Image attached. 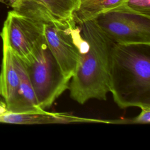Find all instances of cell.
Wrapping results in <instances>:
<instances>
[{"label":"cell","instance_id":"1","mask_svg":"<svg viewBox=\"0 0 150 150\" xmlns=\"http://www.w3.org/2000/svg\"><path fill=\"white\" fill-rule=\"evenodd\" d=\"M109 88L120 108H150V43H114Z\"/></svg>","mask_w":150,"mask_h":150},{"label":"cell","instance_id":"2","mask_svg":"<svg viewBox=\"0 0 150 150\" xmlns=\"http://www.w3.org/2000/svg\"><path fill=\"white\" fill-rule=\"evenodd\" d=\"M86 43L74 74L70 79V97L80 104L90 99L106 100L109 88V68L114 42L94 19L78 25Z\"/></svg>","mask_w":150,"mask_h":150},{"label":"cell","instance_id":"3","mask_svg":"<svg viewBox=\"0 0 150 150\" xmlns=\"http://www.w3.org/2000/svg\"><path fill=\"white\" fill-rule=\"evenodd\" d=\"M23 63L39 107L43 110L49 108L54 101L69 88L70 80L63 73L47 45L44 35L30 57Z\"/></svg>","mask_w":150,"mask_h":150},{"label":"cell","instance_id":"4","mask_svg":"<svg viewBox=\"0 0 150 150\" xmlns=\"http://www.w3.org/2000/svg\"><path fill=\"white\" fill-rule=\"evenodd\" d=\"M92 19L115 43H150V16L135 12L124 4Z\"/></svg>","mask_w":150,"mask_h":150},{"label":"cell","instance_id":"5","mask_svg":"<svg viewBox=\"0 0 150 150\" xmlns=\"http://www.w3.org/2000/svg\"><path fill=\"white\" fill-rule=\"evenodd\" d=\"M43 35L63 73L70 80L74 74L86 43L80 26L74 20L44 24Z\"/></svg>","mask_w":150,"mask_h":150},{"label":"cell","instance_id":"6","mask_svg":"<svg viewBox=\"0 0 150 150\" xmlns=\"http://www.w3.org/2000/svg\"><path fill=\"white\" fill-rule=\"evenodd\" d=\"M43 25L10 11L0 33L2 45L21 60L26 61L43 37Z\"/></svg>","mask_w":150,"mask_h":150},{"label":"cell","instance_id":"7","mask_svg":"<svg viewBox=\"0 0 150 150\" xmlns=\"http://www.w3.org/2000/svg\"><path fill=\"white\" fill-rule=\"evenodd\" d=\"M81 4V0H14L11 7L23 16L46 24L73 21Z\"/></svg>","mask_w":150,"mask_h":150},{"label":"cell","instance_id":"8","mask_svg":"<svg viewBox=\"0 0 150 150\" xmlns=\"http://www.w3.org/2000/svg\"><path fill=\"white\" fill-rule=\"evenodd\" d=\"M0 122L16 124H67L71 122H101L107 121L76 117L66 112H50L45 110L26 112L8 111L0 116Z\"/></svg>","mask_w":150,"mask_h":150},{"label":"cell","instance_id":"9","mask_svg":"<svg viewBox=\"0 0 150 150\" xmlns=\"http://www.w3.org/2000/svg\"><path fill=\"white\" fill-rule=\"evenodd\" d=\"M2 59L0 71V96L5 102L8 111L13 106L18 94L19 76L14 55L11 50L3 45Z\"/></svg>","mask_w":150,"mask_h":150},{"label":"cell","instance_id":"10","mask_svg":"<svg viewBox=\"0 0 150 150\" xmlns=\"http://www.w3.org/2000/svg\"><path fill=\"white\" fill-rule=\"evenodd\" d=\"M14 59L19 76V86L16 100L9 111L26 112L43 110L39 107L35 91L23 62L15 55Z\"/></svg>","mask_w":150,"mask_h":150},{"label":"cell","instance_id":"11","mask_svg":"<svg viewBox=\"0 0 150 150\" xmlns=\"http://www.w3.org/2000/svg\"><path fill=\"white\" fill-rule=\"evenodd\" d=\"M127 0H91L82 4L74 13V20L80 25L84 21L94 19L98 15L118 7Z\"/></svg>","mask_w":150,"mask_h":150},{"label":"cell","instance_id":"12","mask_svg":"<svg viewBox=\"0 0 150 150\" xmlns=\"http://www.w3.org/2000/svg\"><path fill=\"white\" fill-rule=\"evenodd\" d=\"M124 4L135 12L150 16V0H127Z\"/></svg>","mask_w":150,"mask_h":150},{"label":"cell","instance_id":"13","mask_svg":"<svg viewBox=\"0 0 150 150\" xmlns=\"http://www.w3.org/2000/svg\"><path fill=\"white\" fill-rule=\"evenodd\" d=\"M141 112L132 119L118 120L111 121V123H120V124H146L150 122V108H141Z\"/></svg>","mask_w":150,"mask_h":150},{"label":"cell","instance_id":"14","mask_svg":"<svg viewBox=\"0 0 150 150\" xmlns=\"http://www.w3.org/2000/svg\"><path fill=\"white\" fill-rule=\"evenodd\" d=\"M8 111L6 104L4 100H0V116L4 115Z\"/></svg>","mask_w":150,"mask_h":150},{"label":"cell","instance_id":"15","mask_svg":"<svg viewBox=\"0 0 150 150\" xmlns=\"http://www.w3.org/2000/svg\"><path fill=\"white\" fill-rule=\"evenodd\" d=\"M13 1H14V0H0V2H2L6 5H8L10 6L12 5Z\"/></svg>","mask_w":150,"mask_h":150},{"label":"cell","instance_id":"16","mask_svg":"<svg viewBox=\"0 0 150 150\" xmlns=\"http://www.w3.org/2000/svg\"><path fill=\"white\" fill-rule=\"evenodd\" d=\"M90 1H91V0H81V4H84V3H86V2H87Z\"/></svg>","mask_w":150,"mask_h":150}]
</instances>
